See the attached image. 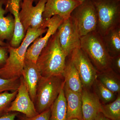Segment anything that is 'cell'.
I'll use <instances>...</instances> for the list:
<instances>
[{"label": "cell", "instance_id": "cell-1", "mask_svg": "<svg viewBox=\"0 0 120 120\" xmlns=\"http://www.w3.org/2000/svg\"><path fill=\"white\" fill-rule=\"evenodd\" d=\"M46 27L38 28L29 27L19 47L14 48L8 44V56L5 64L0 68V78L5 79L20 78L24 65L25 56L29 46L36 39L47 31Z\"/></svg>", "mask_w": 120, "mask_h": 120}, {"label": "cell", "instance_id": "cell-2", "mask_svg": "<svg viewBox=\"0 0 120 120\" xmlns=\"http://www.w3.org/2000/svg\"><path fill=\"white\" fill-rule=\"evenodd\" d=\"M67 56L59 41L57 31L50 37L37 59V66L42 77L63 75Z\"/></svg>", "mask_w": 120, "mask_h": 120}, {"label": "cell", "instance_id": "cell-3", "mask_svg": "<svg viewBox=\"0 0 120 120\" xmlns=\"http://www.w3.org/2000/svg\"><path fill=\"white\" fill-rule=\"evenodd\" d=\"M80 48L98 72L111 69L112 57L105 46L102 36L97 31L80 37Z\"/></svg>", "mask_w": 120, "mask_h": 120}, {"label": "cell", "instance_id": "cell-4", "mask_svg": "<svg viewBox=\"0 0 120 120\" xmlns=\"http://www.w3.org/2000/svg\"><path fill=\"white\" fill-rule=\"evenodd\" d=\"M64 85L63 75L41 77L37 86L34 102L38 113L50 108L58 97Z\"/></svg>", "mask_w": 120, "mask_h": 120}, {"label": "cell", "instance_id": "cell-5", "mask_svg": "<svg viewBox=\"0 0 120 120\" xmlns=\"http://www.w3.org/2000/svg\"><path fill=\"white\" fill-rule=\"evenodd\" d=\"M98 19L96 31L103 36L120 25V0H91Z\"/></svg>", "mask_w": 120, "mask_h": 120}, {"label": "cell", "instance_id": "cell-6", "mask_svg": "<svg viewBox=\"0 0 120 120\" xmlns=\"http://www.w3.org/2000/svg\"><path fill=\"white\" fill-rule=\"evenodd\" d=\"M80 37L96 31L98 19L95 8L91 0H86L76 7L71 13Z\"/></svg>", "mask_w": 120, "mask_h": 120}, {"label": "cell", "instance_id": "cell-7", "mask_svg": "<svg viewBox=\"0 0 120 120\" xmlns=\"http://www.w3.org/2000/svg\"><path fill=\"white\" fill-rule=\"evenodd\" d=\"M34 0H22L19 15L26 33L29 27L38 28L44 26L46 27V20H44L42 17L46 0H39L35 6L33 5Z\"/></svg>", "mask_w": 120, "mask_h": 120}, {"label": "cell", "instance_id": "cell-8", "mask_svg": "<svg viewBox=\"0 0 120 120\" xmlns=\"http://www.w3.org/2000/svg\"><path fill=\"white\" fill-rule=\"evenodd\" d=\"M69 56L79 75L83 88L90 90L97 79L98 71L80 48L74 50Z\"/></svg>", "mask_w": 120, "mask_h": 120}, {"label": "cell", "instance_id": "cell-9", "mask_svg": "<svg viewBox=\"0 0 120 120\" xmlns=\"http://www.w3.org/2000/svg\"><path fill=\"white\" fill-rule=\"evenodd\" d=\"M61 46L67 57L80 48V37L75 22L71 17L65 20L57 30Z\"/></svg>", "mask_w": 120, "mask_h": 120}, {"label": "cell", "instance_id": "cell-10", "mask_svg": "<svg viewBox=\"0 0 120 120\" xmlns=\"http://www.w3.org/2000/svg\"><path fill=\"white\" fill-rule=\"evenodd\" d=\"M64 20L58 15H54L46 20L47 30L43 37H38L28 47L25 56V59L36 63L42 50L47 45L49 39L57 30L58 27Z\"/></svg>", "mask_w": 120, "mask_h": 120}, {"label": "cell", "instance_id": "cell-11", "mask_svg": "<svg viewBox=\"0 0 120 120\" xmlns=\"http://www.w3.org/2000/svg\"><path fill=\"white\" fill-rule=\"evenodd\" d=\"M12 112L21 113L29 118L38 114L22 76L20 77V84L17 94L8 110V112Z\"/></svg>", "mask_w": 120, "mask_h": 120}, {"label": "cell", "instance_id": "cell-12", "mask_svg": "<svg viewBox=\"0 0 120 120\" xmlns=\"http://www.w3.org/2000/svg\"><path fill=\"white\" fill-rule=\"evenodd\" d=\"M81 3L76 0H46L42 17L47 20L58 15L64 20L68 19L73 10Z\"/></svg>", "mask_w": 120, "mask_h": 120}, {"label": "cell", "instance_id": "cell-13", "mask_svg": "<svg viewBox=\"0 0 120 120\" xmlns=\"http://www.w3.org/2000/svg\"><path fill=\"white\" fill-rule=\"evenodd\" d=\"M22 0H6L5 9L13 16L15 26L13 37L10 41L9 45L14 48L19 46L26 35V32L20 17L19 12Z\"/></svg>", "mask_w": 120, "mask_h": 120}, {"label": "cell", "instance_id": "cell-14", "mask_svg": "<svg viewBox=\"0 0 120 120\" xmlns=\"http://www.w3.org/2000/svg\"><path fill=\"white\" fill-rule=\"evenodd\" d=\"M90 90L83 88L81 93L83 120H94L101 112V103L94 92Z\"/></svg>", "mask_w": 120, "mask_h": 120}, {"label": "cell", "instance_id": "cell-15", "mask_svg": "<svg viewBox=\"0 0 120 120\" xmlns=\"http://www.w3.org/2000/svg\"><path fill=\"white\" fill-rule=\"evenodd\" d=\"M22 76L34 103L37 86L42 76L36 63L25 59Z\"/></svg>", "mask_w": 120, "mask_h": 120}, {"label": "cell", "instance_id": "cell-16", "mask_svg": "<svg viewBox=\"0 0 120 120\" xmlns=\"http://www.w3.org/2000/svg\"><path fill=\"white\" fill-rule=\"evenodd\" d=\"M64 90L67 101V120L76 118L83 120L81 93L72 91L64 85Z\"/></svg>", "mask_w": 120, "mask_h": 120}, {"label": "cell", "instance_id": "cell-17", "mask_svg": "<svg viewBox=\"0 0 120 120\" xmlns=\"http://www.w3.org/2000/svg\"><path fill=\"white\" fill-rule=\"evenodd\" d=\"M5 0H0V40L11 41L15 29V19L11 13L5 16L8 12L4 8Z\"/></svg>", "mask_w": 120, "mask_h": 120}, {"label": "cell", "instance_id": "cell-18", "mask_svg": "<svg viewBox=\"0 0 120 120\" xmlns=\"http://www.w3.org/2000/svg\"><path fill=\"white\" fill-rule=\"evenodd\" d=\"M63 76L64 86L74 92L82 93V82L78 71L70 59L66 62Z\"/></svg>", "mask_w": 120, "mask_h": 120}, {"label": "cell", "instance_id": "cell-19", "mask_svg": "<svg viewBox=\"0 0 120 120\" xmlns=\"http://www.w3.org/2000/svg\"><path fill=\"white\" fill-rule=\"evenodd\" d=\"M102 38L111 57L120 55V25L110 30Z\"/></svg>", "mask_w": 120, "mask_h": 120}, {"label": "cell", "instance_id": "cell-20", "mask_svg": "<svg viewBox=\"0 0 120 120\" xmlns=\"http://www.w3.org/2000/svg\"><path fill=\"white\" fill-rule=\"evenodd\" d=\"M97 79L110 91L116 94H120V75L114 72L111 69L98 72Z\"/></svg>", "mask_w": 120, "mask_h": 120}, {"label": "cell", "instance_id": "cell-21", "mask_svg": "<svg viewBox=\"0 0 120 120\" xmlns=\"http://www.w3.org/2000/svg\"><path fill=\"white\" fill-rule=\"evenodd\" d=\"M49 120H67V103L64 87L50 107Z\"/></svg>", "mask_w": 120, "mask_h": 120}, {"label": "cell", "instance_id": "cell-22", "mask_svg": "<svg viewBox=\"0 0 120 120\" xmlns=\"http://www.w3.org/2000/svg\"><path fill=\"white\" fill-rule=\"evenodd\" d=\"M101 112L110 120H120V94L112 102L101 104Z\"/></svg>", "mask_w": 120, "mask_h": 120}, {"label": "cell", "instance_id": "cell-23", "mask_svg": "<svg viewBox=\"0 0 120 120\" xmlns=\"http://www.w3.org/2000/svg\"><path fill=\"white\" fill-rule=\"evenodd\" d=\"M92 87L95 94L101 103L106 104L112 102L116 99L117 95L108 90L101 82L96 79Z\"/></svg>", "mask_w": 120, "mask_h": 120}, {"label": "cell", "instance_id": "cell-24", "mask_svg": "<svg viewBox=\"0 0 120 120\" xmlns=\"http://www.w3.org/2000/svg\"><path fill=\"white\" fill-rule=\"evenodd\" d=\"M17 90L5 91L0 94V117L8 113V110L17 94Z\"/></svg>", "mask_w": 120, "mask_h": 120}, {"label": "cell", "instance_id": "cell-25", "mask_svg": "<svg viewBox=\"0 0 120 120\" xmlns=\"http://www.w3.org/2000/svg\"><path fill=\"white\" fill-rule=\"evenodd\" d=\"M20 84V78L5 79L0 78V94L5 91L17 90Z\"/></svg>", "mask_w": 120, "mask_h": 120}, {"label": "cell", "instance_id": "cell-26", "mask_svg": "<svg viewBox=\"0 0 120 120\" xmlns=\"http://www.w3.org/2000/svg\"><path fill=\"white\" fill-rule=\"evenodd\" d=\"M50 116V108L44 112L39 113L31 118H23L24 120H49Z\"/></svg>", "mask_w": 120, "mask_h": 120}, {"label": "cell", "instance_id": "cell-27", "mask_svg": "<svg viewBox=\"0 0 120 120\" xmlns=\"http://www.w3.org/2000/svg\"><path fill=\"white\" fill-rule=\"evenodd\" d=\"M111 69L116 73L120 75V55L112 57Z\"/></svg>", "mask_w": 120, "mask_h": 120}, {"label": "cell", "instance_id": "cell-28", "mask_svg": "<svg viewBox=\"0 0 120 120\" xmlns=\"http://www.w3.org/2000/svg\"><path fill=\"white\" fill-rule=\"evenodd\" d=\"M8 46L0 45V68L4 65L8 57Z\"/></svg>", "mask_w": 120, "mask_h": 120}, {"label": "cell", "instance_id": "cell-29", "mask_svg": "<svg viewBox=\"0 0 120 120\" xmlns=\"http://www.w3.org/2000/svg\"><path fill=\"white\" fill-rule=\"evenodd\" d=\"M18 114L19 112H10L0 117V120H19L16 119Z\"/></svg>", "mask_w": 120, "mask_h": 120}, {"label": "cell", "instance_id": "cell-30", "mask_svg": "<svg viewBox=\"0 0 120 120\" xmlns=\"http://www.w3.org/2000/svg\"><path fill=\"white\" fill-rule=\"evenodd\" d=\"M94 120H110L105 116L101 113L100 112L97 115Z\"/></svg>", "mask_w": 120, "mask_h": 120}, {"label": "cell", "instance_id": "cell-31", "mask_svg": "<svg viewBox=\"0 0 120 120\" xmlns=\"http://www.w3.org/2000/svg\"><path fill=\"white\" fill-rule=\"evenodd\" d=\"M8 44L0 40V45L3 46H7L8 45Z\"/></svg>", "mask_w": 120, "mask_h": 120}, {"label": "cell", "instance_id": "cell-32", "mask_svg": "<svg viewBox=\"0 0 120 120\" xmlns=\"http://www.w3.org/2000/svg\"><path fill=\"white\" fill-rule=\"evenodd\" d=\"M79 120V119L76 118H71V119H69V120Z\"/></svg>", "mask_w": 120, "mask_h": 120}, {"label": "cell", "instance_id": "cell-33", "mask_svg": "<svg viewBox=\"0 0 120 120\" xmlns=\"http://www.w3.org/2000/svg\"><path fill=\"white\" fill-rule=\"evenodd\" d=\"M39 1V0H34V2L35 4H37Z\"/></svg>", "mask_w": 120, "mask_h": 120}, {"label": "cell", "instance_id": "cell-34", "mask_svg": "<svg viewBox=\"0 0 120 120\" xmlns=\"http://www.w3.org/2000/svg\"><path fill=\"white\" fill-rule=\"evenodd\" d=\"M76 0L80 2V3H82V2H83V1H84L86 0Z\"/></svg>", "mask_w": 120, "mask_h": 120}, {"label": "cell", "instance_id": "cell-35", "mask_svg": "<svg viewBox=\"0 0 120 120\" xmlns=\"http://www.w3.org/2000/svg\"><path fill=\"white\" fill-rule=\"evenodd\" d=\"M20 120H24L23 118H22Z\"/></svg>", "mask_w": 120, "mask_h": 120}]
</instances>
